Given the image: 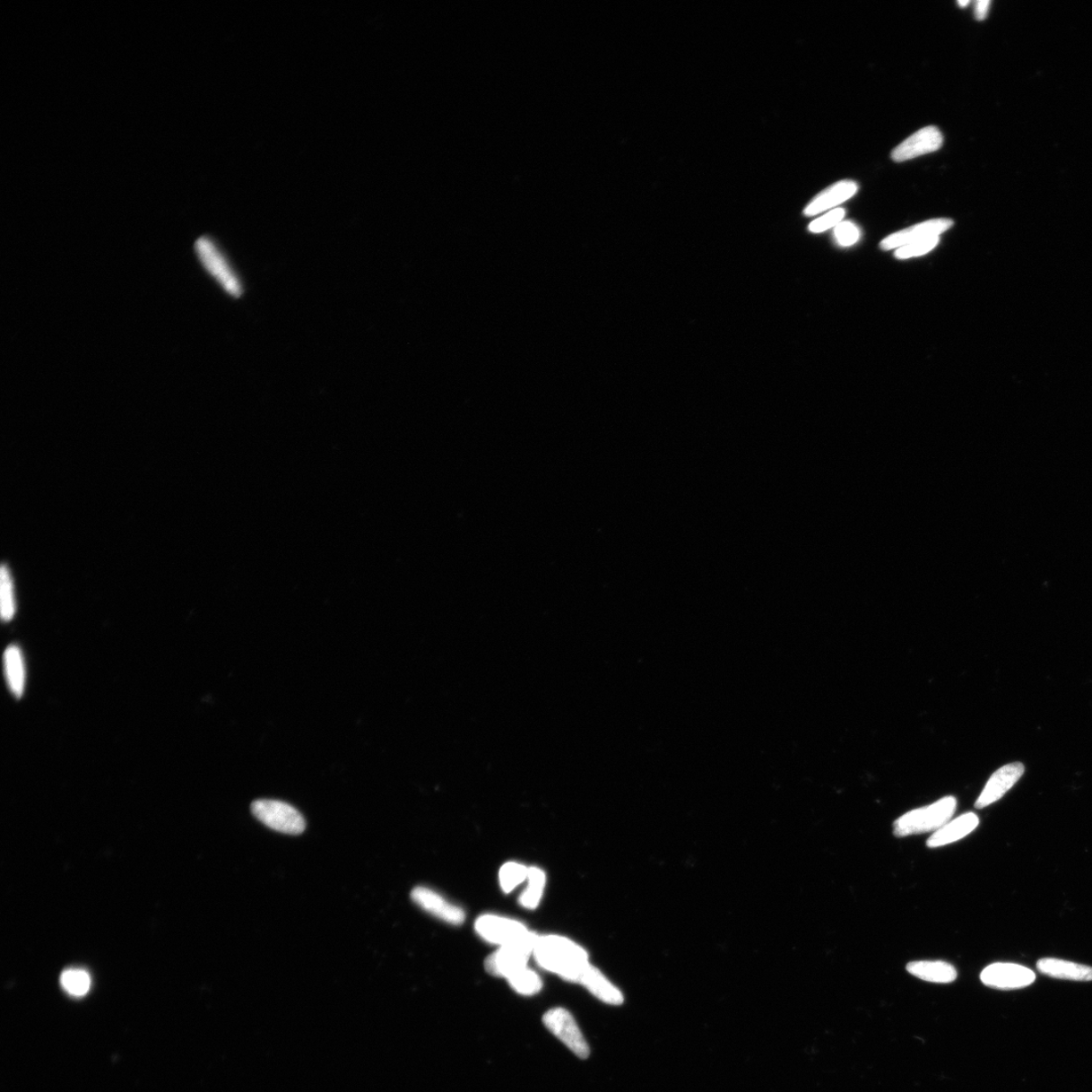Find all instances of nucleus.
<instances>
[{
	"label": "nucleus",
	"mask_w": 1092,
	"mask_h": 1092,
	"mask_svg": "<svg viewBox=\"0 0 1092 1092\" xmlns=\"http://www.w3.org/2000/svg\"><path fill=\"white\" fill-rule=\"evenodd\" d=\"M952 226L953 221L949 219H935L923 221V223L888 236V238H885L881 242V248L884 250L898 249L908 244L937 237L949 230Z\"/></svg>",
	"instance_id": "11"
},
{
	"label": "nucleus",
	"mask_w": 1092,
	"mask_h": 1092,
	"mask_svg": "<svg viewBox=\"0 0 1092 1092\" xmlns=\"http://www.w3.org/2000/svg\"><path fill=\"white\" fill-rule=\"evenodd\" d=\"M195 251L203 267L228 295L240 298L243 295L242 282L229 263L223 251L209 237L203 236L195 243Z\"/></svg>",
	"instance_id": "3"
},
{
	"label": "nucleus",
	"mask_w": 1092,
	"mask_h": 1092,
	"mask_svg": "<svg viewBox=\"0 0 1092 1092\" xmlns=\"http://www.w3.org/2000/svg\"><path fill=\"white\" fill-rule=\"evenodd\" d=\"M580 984H583L588 991L609 1004H621L623 996L621 992L614 985H612L604 977L602 973L598 969L591 966L584 973Z\"/></svg>",
	"instance_id": "18"
},
{
	"label": "nucleus",
	"mask_w": 1092,
	"mask_h": 1092,
	"mask_svg": "<svg viewBox=\"0 0 1092 1092\" xmlns=\"http://www.w3.org/2000/svg\"><path fill=\"white\" fill-rule=\"evenodd\" d=\"M983 984L1000 991H1016L1032 985L1036 980L1033 970L1014 963L989 965L980 975Z\"/></svg>",
	"instance_id": "7"
},
{
	"label": "nucleus",
	"mask_w": 1092,
	"mask_h": 1092,
	"mask_svg": "<svg viewBox=\"0 0 1092 1092\" xmlns=\"http://www.w3.org/2000/svg\"><path fill=\"white\" fill-rule=\"evenodd\" d=\"M845 212L844 209H835L826 213L825 216L812 221L810 225V230L812 233H821L828 230V229L836 227L842 223Z\"/></svg>",
	"instance_id": "25"
},
{
	"label": "nucleus",
	"mask_w": 1092,
	"mask_h": 1092,
	"mask_svg": "<svg viewBox=\"0 0 1092 1092\" xmlns=\"http://www.w3.org/2000/svg\"><path fill=\"white\" fill-rule=\"evenodd\" d=\"M4 672L10 689L15 698H22L25 690L26 671L22 652L17 646L6 648L4 655Z\"/></svg>",
	"instance_id": "17"
},
{
	"label": "nucleus",
	"mask_w": 1092,
	"mask_h": 1092,
	"mask_svg": "<svg viewBox=\"0 0 1092 1092\" xmlns=\"http://www.w3.org/2000/svg\"><path fill=\"white\" fill-rule=\"evenodd\" d=\"M533 956L542 968L576 984L581 983L584 973L590 966L585 949L559 936L538 937Z\"/></svg>",
	"instance_id": "1"
},
{
	"label": "nucleus",
	"mask_w": 1092,
	"mask_h": 1092,
	"mask_svg": "<svg viewBox=\"0 0 1092 1092\" xmlns=\"http://www.w3.org/2000/svg\"><path fill=\"white\" fill-rule=\"evenodd\" d=\"M528 869L524 865L514 862L505 864L501 868L500 875H498L502 889L506 893L516 889L519 884L527 880Z\"/></svg>",
	"instance_id": "23"
},
{
	"label": "nucleus",
	"mask_w": 1092,
	"mask_h": 1092,
	"mask_svg": "<svg viewBox=\"0 0 1092 1092\" xmlns=\"http://www.w3.org/2000/svg\"><path fill=\"white\" fill-rule=\"evenodd\" d=\"M858 191V185L852 180L838 181L820 193L807 205L804 210L806 216L812 217L822 212L834 209L836 205L848 201Z\"/></svg>",
	"instance_id": "14"
},
{
	"label": "nucleus",
	"mask_w": 1092,
	"mask_h": 1092,
	"mask_svg": "<svg viewBox=\"0 0 1092 1092\" xmlns=\"http://www.w3.org/2000/svg\"><path fill=\"white\" fill-rule=\"evenodd\" d=\"M411 897L415 904L438 919L449 923L451 924H462L465 919L464 910L453 904H450L446 898L439 896L438 893L426 888H416L411 893Z\"/></svg>",
	"instance_id": "12"
},
{
	"label": "nucleus",
	"mask_w": 1092,
	"mask_h": 1092,
	"mask_svg": "<svg viewBox=\"0 0 1092 1092\" xmlns=\"http://www.w3.org/2000/svg\"><path fill=\"white\" fill-rule=\"evenodd\" d=\"M251 811L259 821L276 832L300 835L306 829L302 813L286 802L259 799L251 804Z\"/></svg>",
	"instance_id": "4"
},
{
	"label": "nucleus",
	"mask_w": 1092,
	"mask_h": 1092,
	"mask_svg": "<svg viewBox=\"0 0 1092 1092\" xmlns=\"http://www.w3.org/2000/svg\"><path fill=\"white\" fill-rule=\"evenodd\" d=\"M0 597H2V617L10 621L15 613L13 585L10 568L3 566L0 572Z\"/></svg>",
	"instance_id": "22"
},
{
	"label": "nucleus",
	"mask_w": 1092,
	"mask_h": 1092,
	"mask_svg": "<svg viewBox=\"0 0 1092 1092\" xmlns=\"http://www.w3.org/2000/svg\"><path fill=\"white\" fill-rule=\"evenodd\" d=\"M61 985L65 991L74 996H83L89 992L91 979L89 973L82 969H69L63 972L60 978Z\"/></svg>",
	"instance_id": "21"
},
{
	"label": "nucleus",
	"mask_w": 1092,
	"mask_h": 1092,
	"mask_svg": "<svg viewBox=\"0 0 1092 1092\" xmlns=\"http://www.w3.org/2000/svg\"><path fill=\"white\" fill-rule=\"evenodd\" d=\"M480 937L490 944L506 946L524 939L530 932L524 924L497 915H482L476 923Z\"/></svg>",
	"instance_id": "8"
},
{
	"label": "nucleus",
	"mask_w": 1092,
	"mask_h": 1092,
	"mask_svg": "<svg viewBox=\"0 0 1092 1092\" xmlns=\"http://www.w3.org/2000/svg\"><path fill=\"white\" fill-rule=\"evenodd\" d=\"M910 975L932 984H948L957 979L953 965L944 961H914L907 964Z\"/></svg>",
	"instance_id": "16"
},
{
	"label": "nucleus",
	"mask_w": 1092,
	"mask_h": 1092,
	"mask_svg": "<svg viewBox=\"0 0 1092 1092\" xmlns=\"http://www.w3.org/2000/svg\"><path fill=\"white\" fill-rule=\"evenodd\" d=\"M543 1024L575 1055L581 1059L588 1058L590 1055L588 1043L585 1040L571 1012L561 1008L551 1009L543 1016Z\"/></svg>",
	"instance_id": "6"
},
{
	"label": "nucleus",
	"mask_w": 1092,
	"mask_h": 1092,
	"mask_svg": "<svg viewBox=\"0 0 1092 1092\" xmlns=\"http://www.w3.org/2000/svg\"><path fill=\"white\" fill-rule=\"evenodd\" d=\"M979 826L978 815L973 812H967L960 815L953 820H949L944 827H941L937 832L933 833L927 842V845L931 849L940 848L949 844H953L962 840L967 836Z\"/></svg>",
	"instance_id": "13"
},
{
	"label": "nucleus",
	"mask_w": 1092,
	"mask_h": 1092,
	"mask_svg": "<svg viewBox=\"0 0 1092 1092\" xmlns=\"http://www.w3.org/2000/svg\"><path fill=\"white\" fill-rule=\"evenodd\" d=\"M958 4H959L960 6H966V5H968V4H969V2H959V3H958Z\"/></svg>",
	"instance_id": "28"
},
{
	"label": "nucleus",
	"mask_w": 1092,
	"mask_h": 1092,
	"mask_svg": "<svg viewBox=\"0 0 1092 1092\" xmlns=\"http://www.w3.org/2000/svg\"><path fill=\"white\" fill-rule=\"evenodd\" d=\"M527 880V888L521 894L519 902L525 908L534 909L540 905L542 897L545 874L541 869L535 867L529 868Z\"/></svg>",
	"instance_id": "19"
},
{
	"label": "nucleus",
	"mask_w": 1092,
	"mask_h": 1092,
	"mask_svg": "<svg viewBox=\"0 0 1092 1092\" xmlns=\"http://www.w3.org/2000/svg\"><path fill=\"white\" fill-rule=\"evenodd\" d=\"M943 145V134L937 126H925L902 142L892 152V160L904 162L937 152Z\"/></svg>",
	"instance_id": "9"
},
{
	"label": "nucleus",
	"mask_w": 1092,
	"mask_h": 1092,
	"mask_svg": "<svg viewBox=\"0 0 1092 1092\" xmlns=\"http://www.w3.org/2000/svg\"><path fill=\"white\" fill-rule=\"evenodd\" d=\"M989 4H991V2H988V0H980V2L976 3L975 17L977 20L983 21L986 18Z\"/></svg>",
	"instance_id": "27"
},
{
	"label": "nucleus",
	"mask_w": 1092,
	"mask_h": 1092,
	"mask_svg": "<svg viewBox=\"0 0 1092 1092\" xmlns=\"http://www.w3.org/2000/svg\"><path fill=\"white\" fill-rule=\"evenodd\" d=\"M507 980L514 991L522 995L536 994L542 988L541 977L527 967L514 973Z\"/></svg>",
	"instance_id": "20"
},
{
	"label": "nucleus",
	"mask_w": 1092,
	"mask_h": 1092,
	"mask_svg": "<svg viewBox=\"0 0 1092 1092\" xmlns=\"http://www.w3.org/2000/svg\"><path fill=\"white\" fill-rule=\"evenodd\" d=\"M1024 773L1025 766L1019 762L1008 764L994 772L975 802L976 809L983 810L999 802L1022 778Z\"/></svg>",
	"instance_id": "10"
},
{
	"label": "nucleus",
	"mask_w": 1092,
	"mask_h": 1092,
	"mask_svg": "<svg viewBox=\"0 0 1092 1092\" xmlns=\"http://www.w3.org/2000/svg\"><path fill=\"white\" fill-rule=\"evenodd\" d=\"M957 807L954 796H946L922 809L909 811L893 824L894 836L906 837L930 832H937L952 819Z\"/></svg>",
	"instance_id": "2"
},
{
	"label": "nucleus",
	"mask_w": 1092,
	"mask_h": 1092,
	"mask_svg": "<svg viewBox=\"0 0 1092 1092\" xmlns=\"http://www.w3.org/2000/svg\"><path fill=\"white\" fill-rule=\"evenodd\" d=\"M859 228L852 221H842L835 228V238L841 247H852L860 238Z\"/></svg>",
	"instance_id": "26"
},
{
	"label": "nucleus",
	"mask_w": 1092,
	"mask_h": 1092,
	"mask_svg": "<svg viewBox=\"0 0 1092 1092\" xmlns=\"http://www.w3.org/2000/svg\"><path fill=\"white\" fill-rule=\"evenodd\" d=\"M1036 968L1044 975L1052 978L1081 981H1092V967L1070 961L1055 958H1044L1036 963Z\"/></svg>",
	"instance_id": "15"
},
{
	"label": "nucleus",
	"mask_w": 1092,
	"mask_h": 1092,
	"mask_svg": "<svg viewBox=\"0 0 1092 1092\" xmlns=\"http://www.w3.org/2000/svg\"><path fill=\"white\" fill-rule=\"evenodd\" d=\"M537 938L535 933L530 932L524 939L497 949L486 960L487 971L494 976L508 978L514 973L526 968L529 957L533 954Z\"/></svg>",
	"instance_id": "5"
},
{
	"label": "nucleus",
	"mask_w": 1092,
	"mask_h": 1092,
	"mask_svg": "<svg viewBox=\"0 0 1092 1092\" xmlns=\"http://www.w3.org/2000/svg\"><path fill=\"white\" fill-rule=\"evenodd\" d=\"M940 241L939 236L932 237V238L923 241L906 245L896 251V257L898 259H907L916 256L927 255L930 251L935 248Z\"/></svg>",
	"instance_id": "24"
}]
</instances>
